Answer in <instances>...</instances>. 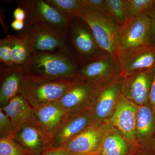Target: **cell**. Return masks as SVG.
Wrapping results in <instances>:
<instances>
[{"label": "cell", "instance_id": "obj_1", "mask_svg": "<svg viewBox=\"0 0 155 155\" xmlns=\"http://www.w3.org/2000/svg\"><path fill=\"white\" fill-rule=\"evenodd\" d=\"M22 67L29 79L56 81L75 78L80 66L71 55L57 53L32 54Z\"/></svg>", "mask_w": 155, "mask_h": 155}, {"label": "cell", "instance_id": "obj_2", "mask_svg": "<svg viewBox=\"0 0 155 155\" xmlns=\"http://www.w3.org/2000/svg\"><path fill=\"white\" fill-rule=\"evenodd\" d=\"M19 33L28 41L31 54L62 53L73 56L68 35L42 22H25Z\"/></svg>", "mask_w": 155, "mask_h": 155}, {"label": "cell", "instance_id": "obj_3", "mask_svg": "<svg viewBox=\"0 0 155 155\" xmlns=\"http://www.w3.org/2000/svg\"><path fill=\"white\" fill-rule=\"evenodd\" d=\"M77 17L81 18L88 25L101 49L119 59V26L109 17L86 6Z\"/></svg>", "mask_w": 155, "mask_h": 155}, {"label": "cell", "instance_id": "obj_4", "mask_svg": "<svg viewBox=\"0 0 155 155\" xmlns=\"http://www.w3.org/2000/svg\"><path fill=\"white\" fill-rule=\"evenodd\" d=\"M123 75L110 83L95 88L88 110L93 125L100 126L114 116L122 95Z\"/></svg>", "mask_w": 155, "mask_h": 155}, {"label": "cell", "instance_id": "obj_5", "mask_svg": "<svg viewBox=\"0 0 155 155\" xmlns=\"http://www.w3.org/2000/svg\"><path fill=\"white\" fill-rule=\"evenodd\" d=\"M75 78L46 81L31 80L26 76L20 94L25 98L32 108L56 102L72 87Z\"/></svg>", "mask_w": 155, "mask_h": 155}, {"label": "cell", "instance_id": "obj_6", "mask_svg": "<svg viewBox=\"0 0 155 155\" xmlns=\"http://www.w3.org/2000/svg\"><path fill=\"white\" fill-rule=\"evenodd\" d=\"M68 37L79 66L106 54L98 45L88 25L80 17L71 19Z\"/></svg>", "mask_w": 155, "mask_h": 155}, {"label": "cell", "instance_id": "obj_7", "mask_svg": "<svg viewBox=\"0 0 155 155\" xmlns=\"http://www.w3.org/2000/svg\"><path fill=\"white\" fill-rule=\"evenodd\" d=\"M122 75L119 59L106 53L81 65L77 76L95 88L110 83Z\"/></svg>", "mask_w": 155, "mask_h": 155}, {"label": "cell", "instance_id": "obj_8", "mask_svg": "<svg viewBox=\"0 0 155 155\" xmlns=\"http://www.w3.org/2000/svg\"><path fill=\"white\" fill-rule=\"evenodd\" d=\"M17 2L26 13L25 22H42L68 35L71 19L65 17L46 0H23Z\"/></svg>", "mask_w": 155, "mask_h": 155}, {"label": "cell", "instance_id": "obj_9", "mask_svg": "<svg viewBox=\"0 0 155 155\" xmlns=\"http://www.w3.org/2000/svg\"><path fill=\"white\" fill-rule=\"evenodd\" d=\"M150 20L146 13L128 18L119 26V42L120 54L142 47L149 46Z\"/></svg>", "mask_w": 155, "mask_h": 155}, {"label": "cell", "instance_id": "obj_10", "mask_svg": "<svg viewBox=\"0 0 155 155\" xmlns=\"http://www.w3.org/2000/svg\"><path fill=\"white\" fill-rule=\"evenodd\" d=\"M155 69L124 75L122 95L137 106L145 104L149 98L154 78Z\"/></svg>", "mask_w": 155, "mask_h": 155}, {"label": "cell", "instance_id": "obj_11", "mask_svg": "<svg viewBox=\"0 0 155 155\" xmlns=\"http://www.w3.org/2000/svg\"><path fill=\"white\" fill-rule=\"evenodd\" d=\"M95 88L91 84L76 76L72 87L58 102L67 114L88 110Z\"/></svg>", "mask_w": 155, "mask_h": 155}, {"label": "cell", "instance_id": "obj_12", "mask_svg": "<svg viewBox=\"0 0 155 155\" xmlns=\"http://www.w3.org/2000/svg\"><path fill=\"white\" fill-rule=\"evenodd\" d=\"M110 125V123H105L100 126L92 125L87 127L60 148L67 150L72 155H98L103 138Z\"/></svg>", "mask_w": 155, "mask_h": 155}, {"label": "cell", "instance_id": "obj_13", "mask_svg": "<svg viewBox=\"0 0 155 155\" xmlns=\"http://www.w3.org/2000/svg\"><path fill=\"white\" fill-rule=\"evenodd\" d=\"M67 115L56 102L33 108L32 121L50 144L53 134Z\"/></svg>", "mask_w": 155, "mask_h": 155}, {"label": "cell", "instance_id": "obj_14", "mask_svg": "<svg viewBox=\"0 0 155 155\" xmlns=\"http://www.w3.org/2000/svg\"><path fill=\"white\" fill-rule=\"evenodd\" d=\"M91 116L87 110L68 114L51 139L50 148H60L68 143L87 127L92 126Z\"/></svg>", "mask_w": 155, "mask_h": 155}, {"label": "cell", "instance_id": "obj_15", "mask_svg": "<svg viewBox=\"0 0 155 155\" xmlns=\"http://www.w3.org/2000/svg\"><path fill=\"white\" fill-rule=\"evenodd\" d=\"M137 108L122 94L114 116L106 123L116 127L128 141L141 149L136 139Z\"/></svg>", "mask_w": 155, "mask_h": 155}, {"label": "cell", "instance_id": "obj_16", "mask_svg": "<svg viewBox=\"0 0 155 155\" xmlns=\"http://www.w3.org/2000/svg\"><path fill=\"white\" fill-rule=\"evenodd\" d=\"M22 66H1L0 108L5 107L13 98L20 94L25 79Z\"/></svg>", "mask_w": 155, "mask_h": 155}, {"label": "cell", "instance_id": "obj_17", "mask_svg": "<svg viewBox=\"0 0 155 155\" xmlns=\"http://www.w3.org/2000/svg\"><path fill=\"white\" fill-rule=\"evenodd\" d=\"M122 75L155 68V48L146 46L122 53L119 56Z\"/></svg>", "mask_w": 155, "mask_h": 155}, {"label": "cell", "instance_id": "obj_18", "mask_svg": "<svg viewBox=\"0 0 155 155\" xmlns=\"http://www.w3.org/2000/svg\"><path fill=\"white\" fill-rule=\"evenodd\" d=\"M155 133V109L148 101L138 106L136 139L142 150H148Z\"/></svg>", "mask_w": 155, "mask_h": 155}, {"label": "cell", "instance_id": "obj_19", "mask_svg": "<svg viewBox=\"0 0 155 155\" xmlns=\"http://www.w3.org/2000/svg\"><path fill=\"white\" fill-rule=\"evenodd\" d=\"M142 150L132 144L116 127L110 124L98 155H134Z\"/></svg>", "mask_w": 155, "mask_h": 155}, {"label": "cell", "instance_id": "obj_20", "mask_svg": "<svg viewBox=\"0 0 155 155\" xmlns=\"http://www.w3.org/2000/svg\"><path fill=\"white\" fill-rule=\"evenodd\" d=\"M16 142L29 155H42L50 148L49 143L32 122L15 134Z\"/></svg>", "mask_w": 155, "mask_h": 155}, {"label": "cell", "instance_id": "obj_21", "mask_svg": "<svg viewBox=\"0 0 155 155\" xmlns=\"http://www.w3.org/2000/svg\"><path fill=\"white\" fill-rule=\"evenodd\" d=\"M11 120L15 132L32 121L33 108L22 95L13 98L4 107L0 108Z\"/></svg>", "mask_w": 155, "mask_h": 155}, {"label": "cell", "instance_id": "obj_22", "mask_svg": "<svg viewBox=\"0 0 155 155\" xmlns=\"http://www.w3.org/2000/svg\"><path fill=\"white\" fill-rule=\"evenodd\" d=\"M65 17H77L86 7L83 0H46Z\"/></svg>", "mask_w": 155, "mask_h": 155}, {"label": "cell", "instance_id": "obj_23", "mask_svg": "<svg viewBox=\"0 0 155 155\" xmlns=\"http://www.w3.org/2000/svg\"><path fill=\"white\" fill-rule=\"evenodd\" d=\"M30 47L24 36L20 34L15 36L12 51L13 65L23 66L31 55Z\"/></svg>", "mask_w": 155, "mask_h": 155}, {"label": "cell", "instance_id": "obj_24", "mask_svg": "<svg viewBox=\"0 0 155 155\" xmlns=\"http://www.w3.org/2000/svg\"><path fill=\"white\" fill-rule=\"evenodd\" d=\"M109 16L117 25H123L128 19L126 0H106Z\"/></svg>", "mask_w": 155, "mask_h": 155}, {"label": "cell", "instance_id": "obj_25", "mask_svg": "<svg viewBox=\"0 0 155 155\" xmlns=\"http://www.w3.org/2000/svg\"><path fill=\"white\" fill-rule=\"evenodd\" d=\"M155 3V0H126L128 18H134L146 13Z\"/></svg>", "mask_w": 155, "mask_h": 155}, {"label": "cell", "instance_id": "obj_26", "mask_svg": "<svg viewBox=\"0 0 155 155\" xmlns=\"http://www.w3.org/2000/svg\"><path fill=\"white\" fill-rule=\"evenodd\" d=\"M15 37L8 35L0 41V61L6 66L13 65L12 51Z\"/></svg>", "mask_w": 155, "mask_h": 155}, {"label": "cell", "instance_id": "obj_27", "mask_svg": "<svg viewBox=\"0 0 155 155\" xmlns=\"http://www.w3.org/2000/svg\"><path fill=\"white\" fill-rule=\"evenodd\" d=\"M0 155H29L12 137L0 138Z\"/></svg>", "mask_w": 155, "mask_h": 155}, {"label": "cell", "instance_id": "obj_28", "mask_svg": "<svg viewBox=\"0 0 155 155\" xmlns=\"http://www.w3.org/2000/svg\"><path fill=\"white\" fill-rule=\"evenodd\" d=\"M15 134L14 126L9 117L0 109V138H14Z\"/></svg>", "mask_w": 155, "mask_h": 155}, {"label": "cell", "instance_id": "obj_29", "mask_svg": "<svg viewBox=\"0 0 155 155\" xmlns=\"http://www.w3.org/2000/svg\"><path fill=\"white\" fill-rule=\"evenodd\" d=\"M83 2L89 8L110 18L106 0H83Z\"/></svg>", "mask_w": 155, "mask_h": 155}, {"label": "cell", "instance_id": "obj_30", "mask_svg": "<svg viewBox=\"0 0 155 155\" xmlns=\"http://www.w3.org/2000/svg\"><path fill=\"white\" fill-rule=\"evenodd\" d=\"M146 14L150 20L149 45L155 48V3L146 12Z\"/></svg>", "mask_w": 155, "mask_h": 155}, {"label": "cell", "instance_id": "obj_31", "mask_svg": "<svg viewBox=\"0 0 155 155\" xmlns=\"http://www.w3.org/2000/svg\"><path fill=\"white\" fill-rule=\"evenodd\" d=\"M42 155H72L63 148H50Z\"/></svg>", "mask_w": 155, "mask_h": 155}, {"label": "cell", "instance_id": "obj_32", "mask_svg": "<svg viewBox=\"0 0 155 155\" xmlns=\"http://www.w3.org/2000/svg\"><path fill=\"white\" fill-rule=\"evenodd\" d=\"M13 16L15 20L19 21H25L26 18V14L25 10L19 6L14 10Z\"/></svg>", "mask_w": 155, "mask_h": 155}, {"label": "cell", "instance_id": "obj_33", "mask_svg": "<svg viewBox=\"0 0 155 155\" xmlns=\"http://www.w3.org/2000/svg\"><path fill=\"white\" fill-rule=\"evenodd\" d=\"M11 26L14 30L18 31H22L25 28V21L14 20L11 23Z\"/></svg>", "mask_w": 155, "mask_h": 155}, {"label": "cell", "instance_id": "obj_34", "mask_svg": "<svg viewBox=\"0 0 155 155\" xmlns=\"http://www.w3.org/2000/svg\"><path fill=\"white\" fill-rule=\"evenodd\" d=\"M148 101L155 109V75L149 98Z\"/></svg>", "mask_w": 155, "mask_h": 155}, {"label": "cell", "instance_id": "obj_35", "mask_svg": "<svg viewBox=\"0 0 155 155\" xmlns=\"http://www.w3.org/2000/svg\"><path fill=\"white\" fill-rule=\"evenodd\" d=\"M148 150L155 155V133L152 139L149 150Z\"/></svg>", "mask_w": 155, "mask_h": 155}, {"label": "cell", "instance_id": "obj_36", "mask_svg": "<svg viewBox=\"0 0 155 155\" xmlns=\"http://www.w3.org/2000/svg\"><path fill=\"white\" fill-rule=\"evenodd\" d=\"M134 155H154L149 150H141Z\"/></svg>", "mask_w": 155, "mask_h": 155}, {"label": "cell", "instance_id": "obj_37", "mask_svg": "<svg viewBox=\"0 0 155 155\" xmlns=\"http://www.w3.org/2000/svg\"></svg>", "mask_w": 155, "mask_h": 155}]
</instances>
